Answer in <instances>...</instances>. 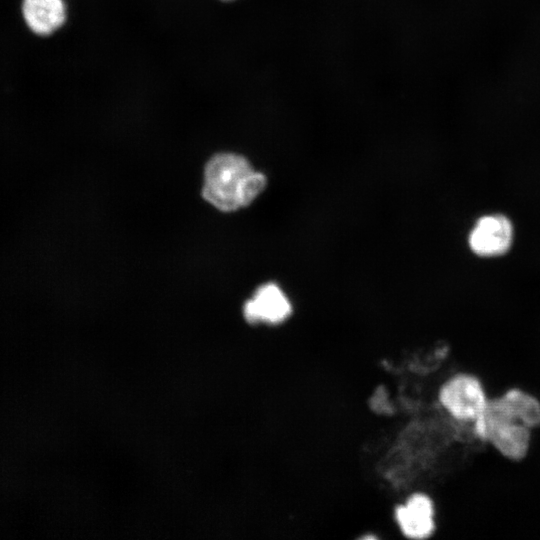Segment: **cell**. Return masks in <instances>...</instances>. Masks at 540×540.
Returning a JSON list of instances; mask_svg holds the SVG:
<instances>
[{"instance_id": "5b68a950", "label": "cell", "mask_w": 540, "mask_h": 540, "mask_svg": "<svg viewBox=\"0 0 540 540\" xmlns=\"http://www.w3.org/2000/svg\"><path fill=\"white\" fill-rule=\"evenodd\" d=\"M244 317L251 324H280L292 313V305L281 290L274 283L260 286L243 308Z\"/></svg>"}, {"instance_id": "6da1fadb", "label": "cell", "mask_w": 540, "mask_h": 540, "mask_svg": "<svg viewBox=\"0 0 540 540\" xmlns=\"http://www.w3.org/2000/svg\"><path fill=\"white\" fill-rule=\"evenodd\" d=\"M266 177L237 154H218L205 168L202 195L222 211L249 205L265 188Z\"/></svg>"}, {"instance_id": "3957f363", "label": "cell", "mask_w": 540, "mask_h": 540, "mask_svg": "<svg viewBox=\"0 0 540 540\" xmlns=\"http://www.w3.org/2000/svg\"><path fill=\"white\" fill-rule=\"evenodd\" d=\"M438 399L442 407L456 420L477 421L489 399L480 381L468 374H457L440 388Z\"/></svg>"}, {"instance_id": "8992f818", "label": "cell", "mask_w": 540, "mask_h": 540, "mask_svg": "<svg viewBox=\"0 0 540 540\" xmlns=\"http://www.w3.org/2000/svg\"><path fill=\"white\" fill-rule=\"evenodd\" d=\"M513 229L502 215L480 218L469 235V246L479 256L492 257L505 253L512 242Z\"/></svg>"}, {"instance_id": "ba28073f", "label": "cell", "mask_w": 540, "mask_h": 540, "mask_svg": "<svg viewBox=\"0 0 540 540\" xmlns=\"http://www.w3.org/2000/svg\"><path fill=\"white\" fill-rule=\"evenodd\" d=\"M514 415L531 430L540 425V402L532 395L511 389L501 395Z\"/></svg>"}, {"instance_id": "52a82bcc", "label": "cell", "mask_w": 540, "mask_h": 540, "mask_svg": "<svg viewBox=\"0 0 540 540\" xmlns=\"http://www.w3.org/2000/svg\"><path fill=\"white\" fill-rule=\"evenodd\" d=\"M22 11L29 28L42 36L60 28L66 18L63 0H23Z\"/></svg>"}, {"instance_id": "277c9868", "label": "cell", "mask_w": 540, "mask_h": 540, "mask_svg": "<svg viewBox=\"0 0 540 540\" xmlns=\"http://www.w3.org/2000/svg\"><path fill=\"white\" fill-rule=\"evenodd\" d=\"M394 517L402 534L409 539L423 540L435 531V508L424 493L411 494L395 508Z\"/></svg>"}, {"instance_id": "9c48e42d", "label": "cell", "mask_w": 540, "mask_h": 540, "mask_svg": "<svg viewBox=\"0 0 540 540\" xmlns=\"http://www.w3.org/2000/svg\"><path fill=\"white\" fill-rule=\"evenodd\" d=\"M224 1H231V0H224Z\"/></svg>"}, {"instance_id": "7a4b0ae2", "label": "cell", "mask_w": 540, "mask_h": 540, "mask_svg": "<svg viewBox=\"0 0 540 540\" xmlns=\"http://www.w3.org/2000/svg\"><path fill=\"white\" fill-rule=\"evenodd\" d=\"M474 432L511 460L524 458L529 450L531 429L518 420L502 396L488 401L484 413L474 422Z\"/></svg>"}]
</instances>
